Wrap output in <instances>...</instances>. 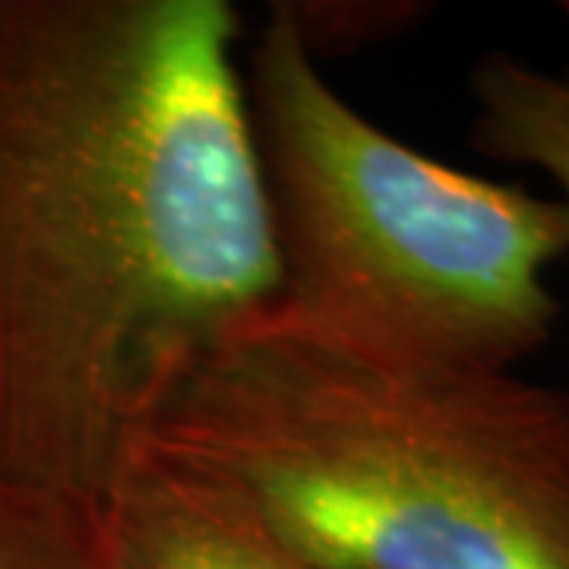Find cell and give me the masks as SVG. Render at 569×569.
<instances>
[{
  "mask_svg": "<svg viewBox=\"0 0 569 569\" xmlns=\"http://www.w3.org/2000/svg\"><path fill=\"white\" fill-rule=\"evenodd\" d=\"M224 0H0V475L104 503L282 295Z\"/></svg>",
  "mask_w": 569,
  "mask_h": 569,
  "instance_id": "cell-1",
  "label": "cell"
},
{
  "mask_svg": "<svg viewBox=\"0 0 569 569\" xmlns=\"http://www.w3.org/2000/svg\"><path fill=\"white\" fill-rule=\"evenodd\" d=\"M142 447L323 569H569L567 389L380 355L282 301L206 355Z\"/></svg>",
  "mask_w": 569,
  "mask_h": 569,
  "instance_id": "cell-2",
  "label": "cell"
},
{
  "mask_svg": "<svg viewBox=\"0 0 569 569\" xmlns=\"http://www.w3.org/2000/svg\"><path fill=\"white\" fill-rule=\"evenodd\" d=\"M247 63L284 307L418 365L512 370L548 346L567 206L389 137L329 86L276 7Z\"/></svg>",
  "mask_w": 569,
  "mask_h": 569,
  "instance_id": "cell-3",
  "label": "cell"
},
{
  "mask_svg": "<svg viewBox=\"0 0 569 569\" xmlns=\"http://www.w3.org/2000/svg\"><path fill=\"white\" fill-rule=\"evenodd\" d=\"M123 569H323L238 490L140 447L104 497Z\"/></svg>",
  "mask_w": 569,
  "mask_h": 569,
  "instance_id": "cell-4",
  "label": "cell"
},
{
  "mask_svg": "<svg viewBox=\"0 0 569 569\" xmlns=\"http://www.w3.org/2000/svg\"><path fill=\"white\" fill-rule=\"evenodd\" d=\"M468 89L475 99L468 130L475 152L541 168L560 183L569 209V77L490 51L475 63Z\"/></svg>",
  "mask_w": 569,
  "mask_h": 569,
  "instance_id": "cell-5",
  "label": "cell"
},
{
  "mask_svg": "<svg viewBox=\"0 0 569 569\" xmlns=\"http://www.w3.org/2000/svg\"><path fill=\"white\" fill-rule=\"evenodd\" d=\"M0 569H123L104 503L0 475Z\"/></svg>",
  "mask_w": 569,
  "mask_h": 569,
  "instance_id": "cell-6",
  "label": "cell"
},
{
  "mask_svg": "<svg viewBox=\"0 0 569 569\" xmlns=\"http://www.w3.org/2000/svg\"><path fill=\"white\" fill-rule=\"evenodd\" d=\"M272 7L313 58L406 36L430 13L418 0H284Z\"/></svg>",
  "mask_w": 569,
  "mask_h": 569,
  "instance_id": "cell-7",
  "label": "cell"
},
{
  "mask_svg": "<svg viewBox=\"0 0 569 569\" xmlns=\"http://www.w3.org/2000/svg\"><path fill=\"white\" fill-rule=\"evenodd\" d=\"M560 10H563V17H567V22H569V0L567 3H560Z\"/></svg>",
  "mask_w": 569,
  "mask_h": 569,
  "instance_id": "cell-8",
  "label": "cell"
}]
</instances>
